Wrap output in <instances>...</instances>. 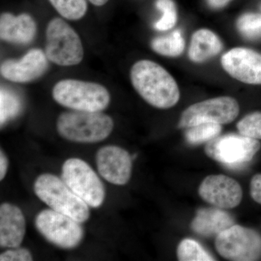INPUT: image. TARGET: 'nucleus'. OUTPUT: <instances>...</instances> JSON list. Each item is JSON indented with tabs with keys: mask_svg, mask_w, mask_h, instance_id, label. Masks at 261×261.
Wrapping results in <instances>:
<instances>
[{
	"mask_svg": "<svg viewBox=\"0 0 261 261\" xmlns=\"http://www.w3.org/2000/svg\"><path fill=\"white\" fill-rule=\"evenodd\" d=\"M37 32V23L28 13H4L0 16V38L4 42L27 45L34 40Z\"/></svg>",
	"mask_w": 261,
	"mask_h": 261,
	"instance_id": "nucleus-15",
	"label": "nucleus"
},
{
	"mask_svg": "<svg viewBox=\"0 0 261 261\" xmlns=\"http://www.w3.org/2000/svg\"><path fill=\"white\" fill-rule=\"evenodd\" d=\"M130 79L137 93L152 107L169 109L179 101V89L176 81L155 62L137 61L130 69Z\"/></svg>",
	"mask_w": 261,
	"mask_h": 261,
	"instance_id": "nucleus-1",
	"label": "nucleus"
},
{
	"mask_svg": "<svg viewBox=\"0 0 261 261\" xmlns=\"http://www.w3.org/2000/svg\"><path fill=\"white\" fill-rule=\"evenodd\" d=\"M36 195L53 210L66 215L78 222H86L90 216L89 206L68 187L62 178L43 173L34 184Z\"/></svg>",
	"mask_w": 261,
	"mask_h": 261,
	"instance_id": "nucleus-4",
	"label": "nucleus"
},
{
	"mask_svg": "<svg viewBox=\"0 0 261 261\" xmlns=\"http://www.w3.org/2000/svg\"><path fill=\"white\" fill-rule=\"evenodd\" d=\"M99 175L109 183L123 186L129 181L132 173V159L126 149L116 145L101 147L96 154Z\"/></svg>",
	"mask_w": 261,
	"mask_h": 261,
	"instance_id": "nucleus-13",
	"label": "nucleus"
},
{
	"mask_svg": "<svg viewBox=\"0 0 261 261\" xmlns=\"http://www.w3.org/2000/svg\"><path fill=\"white\" fill-rule=\"evenodd\" d=\"M250 195L252 200L261 205V173L252 176L250 181Z\"/></svg>",
	"mask_w": 261,
	"mask_h": 261,
	"instance_id": "nucleus-28",
	"label": "nucleus"
},
{
	"mask_svg": "<svg viewBox=\"0 0 261 261\" xmlns=\"http://www.w3.org/2000/svg\"><path fill=\"white\" fill-rule=\"evenodd\" d=\"M8 169V159L3 149L0 150V180L3 181Z\"/></svg>",
	"mask_w": 261,
	"mask_h": 261,
	"instance_id": "nucleus-29",
	"label": "nucleus"
},
{
	"mask_svg": "<svg viewBox=\"0 0 261 261\" xmlns=\"http://www.w3.org/2000/svg\"><path fill=\"white\" fill-rule=\"evenodd\" d=\"M234 224V219L224 209L202 207L197 210L192 220L191 228L200 236L211 238L217 236Z\"/></svg>",
	"mask_w": 261,
	"mask_h": 261,
	"instance_id": "nucleus-17",
	"label": "nucleus"
},
{
	"mask_svg": "<svg viewBox=\"0 0 261 261\" xmlns=\"http://www.w3.org/2000/svg\"><path fill=\"white\" fill-rule=\"evenodd\" d=\"M1 104V126L14 118L20 112L22 103L17 94L10 89L2 87L0 92Z\"/></svg>",
	"mask_w": 261,
	"mask_h": 261,
	"instance_id": "nucleus-24",
	"label": "nucleus"
},
{
	"mask_svg": "<svg viewBox=\"0 0 261 261\" xmlns=\"http://www.w3.org/2000/svg\"><path fill=\"white\" fill-rule=\"evenodd\" d=\"M56 127L65 140L77 143H97L112 133L114 122L111 116L102 112L72 110L60 115Z\"/></svg>",
	"mask_w": 261,
	"mask_h": 261,
	"instance_id": "nucleus-2",
	"label": "nucleus"
},
{
	"mask_svg": "<svg viewBox=\"0 0 261 261\" xmlns=\"http://www.w3.org/2000/svg\"><path fill=\"white\" fill-rule=\"evenodd\" d=\"M1 261H32L33 256L28 249L13 247L0 255Z\"/></svg>",
	"mask_w": 261,
	"mask_h": 261,
	"instance_id": "nucleus-27",
	"label": "nucleus"
},
{
	"mask_svg": "<svg viewBox=\"0 0 261 261\" xmlns=\"http://www.w3.org/2000/svg\"><path fill=\"white\" fill-rule=\"evenodd\" d=\"M221 62L226 73L235 80L261 85L260 53L248 48H233L223 55Z\"/></svg>",
	"mask_w": 261,
	"mask_h": 261,
	"instance_id": "nucleus-12",
	"label": "nucleus"
},
{
	"mask_svg": "<svg viewBox=\"0 0 261 261\" xmlns=\"http://www.w3.org/2000/svg\"><path fill=\"white\" fill-rule=\"evenodd\" d=\"M151 47L161 56L176 58L185 50V41L181 31L176 29L167 36L154 38L151 42Z\"/></svg>",
	"mask_w": 261,
	"mask_h": 261,
	"instance_id": "nucleus-19",
	"label": "nucleus"
},
{
	"mask_svg": "<svg viewBox=\"0 0 261 261\" xmlns=\"http://www.w3.org/2000/svg\"><path fill=\"white\" fill-rule=\"evenodd\" d=\"M237 29L247 40L261 39V14L247 13L242 15L237 21Z\"/></svg>",
	"mask_w": 261,
	"mask_h": 261,
	"instance_id": "nucleus-23",
	"label": "nucleus"
},
{
	"mask_svg": "<svg viewBox=\"0 0 261 261\" xmlns=\"http://www.w3.org/2000/svg\"><path fill=\"white\" fill-rule=\"evenodd\" d=\"M216 251L224 258L233 261L261 258V235L252 228L233 224L216 236Z\"/></svg>",
	"mask_w": 261,
	"mask_h": 261,
	"instance_id": "nucleus-7",
	"label": "nucleus"
},
{
	"mask_svg": "<svg viewBox=\"0 0 261 261\" xmlns=\"http://www.w3.org/2000/svg\"><path fill=\"white\" fill-rule=\"evenodd\" d=\"M53 97L63 107L87 112H102L111 102V94L102 84L76 80L58 82Z\"/></svg>",
	"mask_w": 261,
	"mask_h": 261,
	"instance_id": "nucleus-3",
	"label": "nucleus"
},
{
	"mask_svg": "<svg viewBox=\"0 0 261 261\" xmlns=\"http://www.w3.org/2000/svg\"><path fill=\"white\" fill-rule=\"evenodd\" d=\"M240 135L261 140V112L250 113L244 117L237 124Z\"/></svg>",
	"mask_w": 261,
	"mask_h": 261,
	"instance_id": "nucleus-26",
	"label": "nucleus"
},
{
	"mask_svg": "<svg viewBox=\"0 0 261 261\" xmlns=\"http://www.w3.org/2000/svg\"><path fill=\"white\" fill-rule=\"evenodd\" d=\"M46 53L42 49H33L18 60L9 59L0 66L2 76L14 83L25 84L42 76L48 69Z\"/></svg>",
	"mask_w": 261,
	"mask_h": 261,
	"instance_id": "nucleus-14",
	"label": "nucleus"
},
{
	"mask_svg": "<svg viewBox=\"0 0 261 261\" xmlns=\"http://www.w3.org/2000/svg\"><path fill=\"white\" fill-rule=\"evenodd\" d=\"M62 179L75 195L89 206L97 208L106 199V189L100 178L83 160L69 159L62 166Z\"/></svg>",
	"mask_w": 261,
	"mask_h": 261,
	"instance_id": "nucleus-6",
	"label": "nucleus"
},
{
	"mask_svg": "<svg viewBox=\"0 0 261 261\" xmlns=\"http://www.w3.org/2000/svg\"><path fill=\"white\" fill-rule=\"evenodd\" d=\"M198 193L207 203L224 210L238 207L243 197L239 182L223 174L210 175L204 178Z\"/></svg>",
	"mask_w": 261,
	"mask_h": 261,
	"instance_id": "nucleus-11",
	"label": "nucleus"
},
{
	"mask_svg": "<svg viewBox=\"0 0 261 261\" xmlns=\"http://www.w3.org/2000/svg\"><path fill=\"white\" fill-rule=\"evenodd\" d=\"M35 226L48 242L63 249L75 248L82 243L84 237L81 223L51 208L38 214Z\"/></svg>",
	"mask_w": 261,
	"mask_h": 261,
	"instance_id": "nucleus-8",
	"label": "nucleus"
},
{
	"mask_svg": "<svg viewBox=\"0 0 261 261\" xmlns=\"http://www.w3.org/2000/svg\"><path fill=\"white\" fill-rule=\"evenodd\" d=\"M240 106L231 97H219L195 103L182 113L178 126L187 128L205 123L224 125L238 118Z\"/></svg>",
	"mask_w": 261,
	"mask_h": 261,
	"instance_id": "nucleus-10",
	"label": "nucleus"
},
{
	"mask_svg": "<svg viewBox=\"0 0 261 261\" xmlns=\"http://www.w3.org/2000/svg\"><path fill=\"white\" fill-rule=\"evenodd\" d=\"M260 147L259 140L240 134H228L207 142L205 152L210 159L224 166L237 168L250 162Z\"/></svg>",
	"mask_w": 261,
	"mask_h": 261,
	"instance_id": "nucleus-9",
	"label": "nucleus"
},
{
	"mask_svg": "<svg viewBox=\"0 0 261 261\" xmlns=\"http://www.w3.org/2000/svg\"><path fill=\"white\" fill-rule=\"evenodd\" d=\"M222 49V42L214 32L199 29L192 34L188 56L194 63H204L218 56Z\"/></svg>",
	"mask_w": 261,
	"mask_h": 261,
	"instance_id": "nucleus-18",
	"label": "nucleus"
},
{
	"mask_svg": "<svg viewBox=\"0 0 261 261\" xmlns=\"http://www.w3.org/2000/svg\"><path fill=\"white\" fill-rule=\"evenodd\" d=\"M221 130L222 125L214 123H201L186 128L185 139L190 145H199L207 143L219 137Z\"/></svg>",
	"mask_w": 261,
	"mask_h": 261,
	"instance_id": "nucleus-20",
	"label": "nucleus"
},
{
	"mask_svg": "<svg viewBox=\"0 0 261 261\" xmlns=\"http://www.w3.org/2000/svg\"><path fill=\"white\" fill-rule=\"evenodd\" d=\"M25 234V219L18 206L4 202L0 206V246L13 248L21 245Z\"/></svg>",
	"mask_w": 261,
	"mask_h": 261,
	"instance_id": "nucleus-16",
	"label": "nucleus"
},
{
	"mask_svg": "<svg viewBox=\"0 0 261 261\" xmlns=\"http://www.w3.org/2000/svg\"><path fill=\"white\" fill-rule=\"evenodd\" d=\"M231 0H207V5L214 9H221L228 5Z\"/></svg>",
	"mask_w": 261,
	"mask_h": 261,
	"instance_id": "nucleus-30",
	"label": "nucleus"
},
{
	"mask_svg": "<svg viewBox=\"0 0 261 261\" xmlns=\"http://www.w3.org/2000/svg\"><path fill=\"white\" fill-rule=\"evenodd\" d=\"M45 53L60 66H73L83 60V44L74 29L61 18L51 19L46 29Z\"/></svg>",
	"mask_w": 261,
	"mask_h": 261,
	"instance_id": "nucleus-5",
	"label": "nucleus"
},
{
	"mask_svg": "<svg viewBox=\"0 0 261 261\" xmlns=\"http://www.w3.org/2000/svg\"><path fill=\"white\" fill-rule=\"evenodd\" d=\"M88 0H49L50 4L63 18L78 20L83 18L88 10Z\"/></svg>",
	"mask_w": 261,
	"mask_h": 261,
	"instance_id": "nucleus-22",
	"label": "nucleus"
},
{
	"mask_svg": "<svg viewBox=\"0 0 261 261\" xmlns=\"http://www.w3.org/2000/svg\"><path fill=\"white\" fill-rule=\"evenodd\" d=\"M155 7L162 13V16L154 23V28L159 32L173 29L178 20L177 10L174 2L173 0H156Z\"/></svg>",
	"mask_w": 261,
	"mask_h": 261,
	"instance_id": "nucleus-25",
	"label": "nucleus"
},
{
	"mask_svg": "<svg viewBox=\"0 0 261 261\" xmlns=\"http://www.w3.org/2000/svg\"><path fill=\"white\" fill-rule=\"evenodd\" d=\"M178 260L180 261L216 260L198 242L192 239H184L177 247Z\"/></svg>",
	"mask_w": 261,
	"mask_h": 261,
	"instance_id": "nucleus-21",
	"label": "nucleus"
},
{
	"mask_svg": "<svg viewBox=\"0 0 261 261\" xmlns=\"http://www.w3.org/2000/svg\"><path fill=\"white\" fill-rule=\"evenodd\" d=\"M91 4L94 5V6L101 7L103 6L109 2V0H88Z\"/></svg>",
	"mask_w": 261,
	"mask_h": 261,
	"instance_id": "nucleus-31",
	"label": "nucleus"
}]
</instances>
